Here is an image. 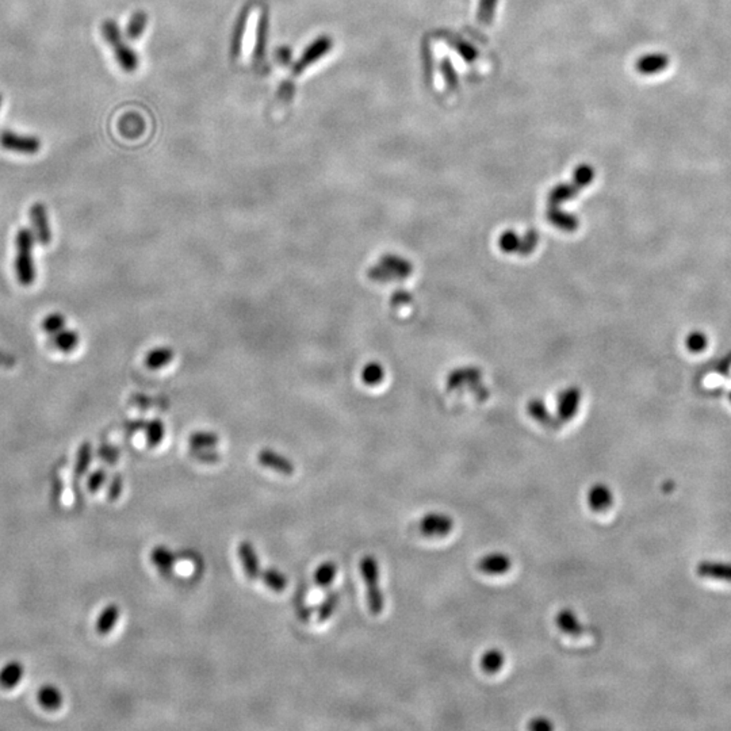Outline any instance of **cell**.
I'll return each mask as SVG.
<instances>
[{"instance_id":"obj_1","label":"cell","mask_w":731,"mask_h":731,"mask_svg":"<svg viewBox=\"0 0 731 731\" xmlns=\"http://www.w3.org/2000/svg\"><path fill=\"white\" fill-rule=\"evenodd\" d=\"M16 279L23 286H30L35 282V266L33 259L34 233L30 229H19L16 233Z\"/></svg>"},{"instance_id":"obj_2","label":"cell","mask_w":731,"mask_h":731,"mask_svg":"<svg viewBox=\"0 0 731 731\" xmlns=\"http://www.w3.org/2000/svg\"><path fill=\"white\" fill-rule=\"evenodd\" d=\"M361 573L365 581L367 604L370 612L375 616L381 615L385 608V597L380 585V565L373 555H365L361 561Z\"/></svg>"},{"instance_id":"obj_3","label":"cell","mask_w":731,"mask_h":731,"mask_svg":"<svg viewBox=\"0 0 731 731\" xmlns=\"http://www.w3.org/2000/svg\"><path fill=\"white\" fill-rule=\"evenodd\" d=\"M332 46H334V42H332L331 37H327V35L320 37L314 42H312L310 45L305 49V52L302 53V56L300 57V60L294 64L291 75H290L288 80L291 81V83H295L294 80L297 77L301 76L307 68H310L312 65L319 62L324 56H327L331 52Z\"/></svg>"},{"instance_id":"obj_4","label":"cell","mask_w":731,"mask_h":731,"mask_svg":"<svg viewBox=\"0 0 731 731\" xmlns=\"http://www.w3.org/2000/svg\"><path fill=\"white\" fill-rule=\"evenodd\" d=\"M409 264L396 255H385L377 264H374L370 271L368 278L377 282H389L404 278L409 273Z\"/></svg>"},{"instance_id":"obj_5","label":"cell","mask_w":731,"mask_h":731,"mask_svg":"<svg viewBox=\"0 0 731 731\" xmlns=\"http://www.w3.org/2000/svg\"><path fill=\"white\" fill-rule=\"evenodd\" d=\"M417 527L426 538H446L454 530V518L442 512H429L420 518Z\"/></svg>"},{"instance_id":"obj_6","label":"cell","mask_w":731,"mask_h":731,"mask_svg":"<svg viewBox=\"0 0 731 731\" xmlns=\"http://www.w3.org/2000/svg\"><path fill=\"white\" fill-rule=\"evenodd\" d=\"M0 147L6 151H11V152L34 154V153L40 152L41 141L35 136L19 135L16 132L4 130L0 133Z\"/></svg>"},{"instance_id":"obj_7","label":"cell","mask_w":731,"mask_h":731,"mask_svg":"<svg viewBox=\"0 0 731 731\" xmlns=\"http://www.w3.org/2000/svg\"><path fill=\"white\" fill-rule=\"evenodd\" d=\"M511 567H512V558L502 551L489 552L487 555L481 557L480 561L477 562V569L481 573L489 574V576H502V574L508 573L511 570Z\"/></svg>"},{"instance_id":"obj_8","label":"cell","mask_w":731,"mask_h":731,"mask_svg":"<svg viewBox=\"0 0 731 731\" xmlns=\"http://www.w3.org/2000/svg\"><path fill=\"white\" fill-rule=\"evenodd\" d=\"M258 462H259L261 466L267 468V469H271L275 470L282 475H293L295 472V466L294 463L290 460L289 458L276 453L271 448H263L258 453Z\"/></svg>"},{"instance_id":"obj_9","label":"cell","mask_w":731,"mask_h":731,"mask_svg":"<svg viewBox=\"0 0 731 731\" xmlns=\"http://www.w3.org/2000/svg\"><path fill=\"white\" fill-rule=\"evenodd\" d=\"M30 218L37 240L42 245H47L52 240V232L45 206L42 203H34L30 208Z\"/></svg>"},{"instance_id":"obj_10","label":"cell","mask_w":731,"mask_h":731,"mask_svg":"<svg viewBox=\"0 0 731 731\" xmlns=\"http://www.w3.org/2000/svg\"><path fill=\"white\" fill-rule=\"evenodd\" d=\"M588 504H589V508L597 514H603V512L608 511L609 508L613 505V493H612L611 487L603 482L592 485L588 490Z\"/></svg>"},{"instance_id":"obj_11","label":"cell","mask_w":731,"mask_h":731,"mask_svg":"<svg viewBox=\"0 0 731 731\" xmlns=\"http://www.w3.org/2000/svg\"><path fill=\"white\" fill-rule=\"evenodd\" d=\"M237 552H239L240 561H242V565H243L245 576L251 581L259 579L261 570H260L259 558H258V554L255 551L254 545L251 542H248V540H243L239 545Z\"/></svg>"},{"instance_id":"obj_12","label":"cell","mask_w":731,"mask_h":731,"mask_svg":"<svg viewBox=\"0 0 731 731\" xmlns=\"http://www.w3.org/2000/svg\"><path fill=\"white\" fill-rule=\"evenodd\" d=\"M555 625L564 634L573 638H579L585 633L584 625L573 609H561L555 616Z\"/></svg>"},{"instance_id":"obj_13","label":"cell","mask_w":731,"mask_h":731,"mask_svg":"<svg viewBox=\"0 0 731 731\" xmlns=\"http://www.w3.org/2000/svg\"><path fill=\"white\" fill-rule=\"evenodd\" d=\"M25 676V667L22 662L13 659L0 668V688L10 691L14 689Z\"/></svg>"},{"instance_id":"obj_14","label":"cell","mask_w":731,"mask_h":731,"mask_svg":"<svg viewBox=\"0 0 731 731\" xmlns=\"http://www.w3.org/2000/svg\"><path fill=\"white\" fill-rule=\"evenodd\" d=\"M37 701L46 711H57L64 703V696L59 686L44 684L37 692Z\"/></svg>"},{"instance_id":"obj_15","label":"cell","mask_w":731,"mask_h":731,"mask_svg":"<svg viewBox=\"0 0 731 731\" xmlns=\"http://www.w3.org/2000/svg\"><path fill=\"white\" fill-rule=\"evenodd\" d=\"M121 616V608L111 603V604H107L105 608L101 611L99 616L96 618V622H95V630L99 635H107L115 625L118 622Z\"/></svg>"},{"instance_id":"obj_16","label":"cell","mask_w":731,"mask_h":731,"mask_svg":"<svg viewBox=\"0 0 731 731\" xmlns=\"http://www.w3.org/2000/svg\"><path fill=\"white\" fill-rule=\"evenodd\" d=\"M668 64L669 59L664 53H650L640 57L637 62V71L642 75H655L662 72Z\"/></svg>"},{"instance_id":"obj_17","label":"cell","mask_w":731,"mask_h":731,"mask_svg":"<svg viewBox=\"0 0 731 731\" xmlns=\"http://www.w3.org/2000/svg\"><path fill=\"white\" fill-rule=\"evenodd\" d=\"M115 59L121 65L122 69L126 72H135L138 67V57L136 52L129 45L123 42V40L113 45Z\"/></svg>"},{"instance_id":"obj_18","label":"cell","mask_w":731,"mask_h":731,"mask_svg":"<svg viewBox=\"0 0 731 731\" xmlns=\"http://www.w3.org/2000/svg\"><path fill=\"white\" fill-rule=\"evenodd\" d=\"M175 358V351L167 346L152 348L145 356V366L151 370H160L167 367Z\"/></svg>"},{"instance_id":"obj_19","label":"cell","mask_w":731,"mask_h":731,"mask_svg":"<svg viewBox=\"0 0 731 731\" xmlns=\"http://www.w3.org/2000/svg\"><path fill=\"white\" fill-rule=\"evenodd\" d=\"M252 16V8L246 7L243 11V14L240 16V19L237 21V25H236V29L233 33V41H232V56L234 59H237L243 50L244 40H245V31L248 28V23H249V19Z\"/></svg>"},{"instance_id":"obj_20","label":"cell","mask_w":731,"mask_h":731,"mask_svg":"<svg viewBox=\"0 0 731 731\" xmlns=\"http://www.w3.org/2000/svg\"><path fill=\"white\" fill-rule=\"evenodd\" d=\"M505 655L500 649H489L481 657V668L487 674H494L503 669Z\"/></svg>"},{"instance_id":"obj_21","label":"cell","mask_w":731,"mask_h":731,"mask_svg":"<svg viewBox=\"0 0 731 731\" xmlns=\"http://www.w3.org/2000/svg\"><path fill=\"white\" fill-rule=\"evenodd\" d=\"M267 26L268 19L266 11H263L259 16L258 21V31H256V45H255V61L261 68L264 64V52H266V37H267Z\"/></svg>"},{"instance_id":"obj_22","label":"cell","mask_w":731,"mask_h":731,"mask_svg":"<svg viewBox=\"0 0 731 731\" xmlns=\"http://www.w3.org/2000/svg\"><path fill=\"white\" fill-rule=\"evenodd\" d=\"M151 561L162 573H168L174 567L175 557H174V552L169 551L167 548L157 546V548H153L152 552H151Z\"/></svg>"},{"instance_id":"obj_23","label":"cell","mask_w":731,"mask_h":731,"mask_svg":"<svg viewBox=\"0 0 731 731\" xmlns=\"http://www.w3.org/2000/svg\"><path fill=\"white\" fill-rule=\"evenodd\" d=\"M699 574L703 577L731 581V565L706 562L699 566Z\"/></svg>"},{"instance_id":"obj_24","label":"cell","mask_w":731,"mask_h":731,"mask_svg":"<svg viewBox=\"0 0 731 731\" xmlns=\"http://www.w3.org/2000/svg\"><path fill=\"white\" fill-rule=\"evenodd\" d=\"M261 579L271 591H274L276 594H282L288 588V584H289L286 576L274 567H268L266 572H263Z\"/></svg>"},{"instance_id":"obj_25","label":"cell","mask_w":731,"mask_h":731,"mask_svg":"<svg viewBox=\"0 0 731 731\" xmlns=\"http://www.w3.org/2000/svg\"><path fill=\"white\" fill-rule=\"evenodd\" d=\"M53 336H55L53 343H55L56 348H59L61 352L69 353L79 346V335H77L76 331L64 328L62 331Z\"/></svg>"},{"instance_id":"obj_26","label":"cell","mask_w":731,"mask_h":731,"mask_svg":"<svg viewBox=\"0 0 731 731\" xmlns=\"http://www.w3.org/2000/svg\"><path fill=\"white\" fill-rule=\"evenodd\" d=\"M220 443V436L210 431H198L190 435V448H214Z\"/></svg>"},{"instance_id":"obj_27","label":"cell","mask_w":731,"mask_h":731,"mask_svg":"<svg viewBox=\"0 0 731 731\" xmlns=\"http://www.w3.org/2000/svg\"><path fill=\"white\" fill-rule=\"evenodd\" d=\"M145 436H147V444L149 447H157L160 443L163 442L164 436H166V426L164 423L159 419H154L152 421H148L145 423Z\"/></svg>"},{"instance_id":"obj_28","label":"cell","mask_w":731,"mask_h":731,"mask_svg":"<svg viewBox=\"0 0 731 731\" xmlns=\"http://www.w3.org/2000/svg\"><path fill=\"white\" fill-rule=\"evenodd\" d=\"M336 574H337V565L332 561H327L324 564H321L316 572H314V582L321 586V588H327L329 586L334 579H335Z\"/></svg>"},{"instance_id":"obj_29","label":"cell","mask_w":731,"mask_h":731,"mask_svg":"<svg viewBox=\"0 0 731 731\" xmlns=\"http://www.w3.org/2000/svg\"><path fill=\"white\" fill-rule=\"evenodd\" d=\"M92 460V446L90 442L81 443V446L79 447L76 454V462H75V475L76 477H83L90 465H91Z\"/></svg>"},{"instance_id":"obj_30","label":"cell","mask_w":731,"mask_h":731,"mask_svg":"<svg viewBox=\"0 0 731 731\" xmlns=\"http://www.w3.org/2000/svg\"><path fill=\"white\" fill-rule=\"evenodd\" d=\"M148 23V16L144 11H137L130 16L128 26H126V35L129 40H138L142 33L145 31Z\"/></svg>"},{"instance_id":"obj_31","label":"cell","mask_w":731,"mask_h":731,"mask_svg":"<svg viewBox=\"0 0 731 731\" xmlns=\"http://www.w3.org/2000/svg\"><path fill=\"white\" fill-rule=\"evenodd\" d=\"M361 377L367 386H377L383 380L385 371L378 362H370L363 367Z\"/></svg>"},{"instance_id":"obj_32","label":"cell","mask_w":731,"mask_h":731,"mask_svg":"<svg viewBox=\"0 0 731 731\" xmlns=\"http://www.w3.org/2000/svg\"><path fill=\"white\" fill-rule=\"evenodd\" d=\"M339 600H340V594L337 592H332L325 597V600L322 601V604L319 608V613H317V620L320 623L327 622L334 615L336 607L339 604Z\"/></svg>"},{"instance_id":"obj_33","label":"cell","mask_w":731,"mask_h":731,"mask_svg":"<svg viewBox=\"0 0 731 731\" xmlns=\"http://www.w3.org/2000/svg\"><path fill=\"white\" fill-rule=\"evenodd\" d=\"M686 346L691 353H701L708 347V337L701 331H693L686 336Z\"/></svg>"},{"instance_id":"obj_34","label":"cell","mask_w":731,"mask_h":731,"mask_svg":"<svg viewBox=\"0 0 731 731\" xmlns=\"http://www.w3.org/2000/svg\"><path fill=\"white\" fill-rule=\"evenodd\" d=\"M65 324H67V319L60 314V313H52L49 314L47 317H45V320L42 321V329L45 331L46 334L49 335H56L57 332L62 331L65 328Z\"/></svg>"},{"instance_id":"obj_35","label":"cell","mask_w":731,"mask_h":731,"mask_svg":"<svg viewBox=\"0 0 731 731\" xmlns=\"http://www.w3.org/2000/svg\"><path fill=\"white\" fill-rule=\"evenodd\" d=\"M102 34H103V38H105L107 44H110L111 46L122 40V33L120 30V26L114 21H111V19L103 22V25H102Z\"/></svg>"},{"instance_id":"obj_36","label":"cell","mask_w":731,"mask_h":731,"mask_svg":"<svg viewBox=\"0 0 731 731\" xmlns=\"http://www.w3.org/2000/svg\"><path fill=\"white\" fill-rule=\"evenodd\" d=\"M497 1L499 0H480V6H478V21L481 23H490L493 16H494V11H496V6H497Z\"/></svg>"},{"instance_id":"obj_37","label":"cell","mask_w":731,"mask_h":731,"mask_svg":"<svg viewBox=\"0 0 731 731\" xmlns=\"http://www.w3.org/2000/svg\"><path fill=\"white\" fill-rule=\"evenodd\" d=\"M107 480V472L103 468H99L96 470L89 475V480H87V489L91 492V493H96L101 487L105 485Z\"/></svg>"},{"instance_id":"obj_38","label":"cell","mask_w":731,"mask_h":731,"mask_svg":"<svg viewBox=\"0 0 731 731\" xmlns=\"http://www.w3.org/2000/svg\"><path fill=\"white\" fill-rule=\"evenodd\" d=\"M190 454L205 463H215L221 459V455L214 448H190Z\"/></svg>"},{"instance_id":"obj_39","label":"cell","mask_w":731,"mask_h":731,"mask_svg":"<svg viewBox=\"0 0 731 731\" xmlns=\"http://www.w3.org/2000/svg\"><path fill=\"white\" fill-rule=\"evenodd\" d=\"M122 489H123V480L121 474L113 475V478L108 482L107 487V499L110 502H115L121 497Z\"/></svg>"},{"instance_id":"obj_40","label":"cell","mask_w":731,"mask_h":731,"mask_svg":"<svg viewBox=\"0 0 731 731\" xmlns=\"http://www.w3.org/2000/svg\"><path fill=\"white\" fill-rule=\"evenodd\" d=\"M454 45H455L458 53L463 57V60L468 61V62H472V61L475 60V57H478V52L469 42L458 41L457 44H454Z\"/></svg>"},{"instance_id":"obj_41","label":"cell","mask_w":731,"mask_h":731,"mask_svg":"<svg viewBox=\"0 0 731 731\" xmlns=\"http://www.w3.org/2000/svg\"><path fill=\"white\" fill-rule=\"evenodd\" d=\"M293 95H294V83H291L289 80H286L280 89H279V94H278V102L280 106H285L288 105L290 101L293 99Z\"/></svg>"},{"instance_id":"obj_42","label":"cell","mask_w":731,"mask_h":731,"mask_svg":"<svg viewBox=\"0 0 731 731\" xmlns=\"http://www.w3.org/2000/svg\"><path fill=\"white\" fill-rule=\"evenodd\" d=\"M443 75L446 77V81H447V87L448 89H457L458 87V76L451 65V62L448 60H444L442 64Z\"/></svg>"},{"instance_id":"obj_43","label":"cell","mask_w":731,"mask_h":731,"mask_svg":"<svg viewBox=\"0 0 731 731\" xmlns=\"http://www.w3.org/2000/svg\"><path fill=\"white\" fill-rule=\"evenodd\" d=\"M592 178H594V171H592V168L588 167V166H581L576 171V174H574V181H576L579 186L588 184V183L592 181Z\"/></svg>"},{"instance_id":"obj_44","label":"cell","mask_w":731,"mask_h":731,"mask_svg":"<svg viewBox=\"0 0 731 731\" xmlns=\"http://www.w3.org/2000/svg\"><path fill=\"white\" fill-rule=\"evenodd\" d=\"M528 729L535 731H546L554 729V725L550 722V719L548 718H543V716H538V718H533L530 720Z\"/></svg>"},{"instance_id":"obj_45","label":"cell","mask_w":731,"mask_h":731,"mask_svg":"<svg viewBox=\"0 0 731 731\" xmlns=\"http://www.w3.org/2000/svg\"><path fill=\"white\" fill-rule=\"evenodd\" d=\"M118 450L114 448V447H110V446H103L99 448V457L102 458L107 463H115L117 459H118Z\"/></svg>"},{"instance_id":"obj_46","label":"cell","mask_w":731,"mask_h":731,"mask_svg":"<svg viewBox=\"0 0 731 731\" xmlns=\"http://www.w3.org/2000/svg\"><path fill=\"white\" fill-rule=\"evenodd\" d=\"M278 56V61L282 64V65H288L290 61H291V50L289 47H280L276 53Z\"/></svg>"},{"instance_id":"obj_47","label":"cell","mask_w":731,"mask_h":731,"mask_svg":"<svg viewBox=\"0 0 731 731\" xmlns=\"http://www.w3.org/2000/svg\"><path fill=\"white\" fill-rule=\"evenodd\" d=\"M730 368L731 355L730 356H727V358H723V359L718 363V366H716V371H719V373H727Z\"/></svg>"},{"instance_id":"obj_48","label":"cell","mask_w":731,"mask_h":731,"mask_svg":"<svg viewBox=\"0 0 731 731\" xmlns=\"http://www.w3.org/2000/svg\"><path fill=\"white\" fill-rule=\"evenodd\" d=\"M1 103H3V96H1V94H0V107H1Z\"/></svg>"},{"instance_id":"obj_49","label":"cell","mask_w":731,"mask_h":731,"mask_svg":"<svg viewBox=\"0 0 731 731\" xmlns=\"http://www.w3.org/2000/svg\"><path fill=\"white\" fill-rule=\"evenodd\" d=\"M729 397H730V401H731V393H730V396H729Z\"/></svg>"}]
</instances>
